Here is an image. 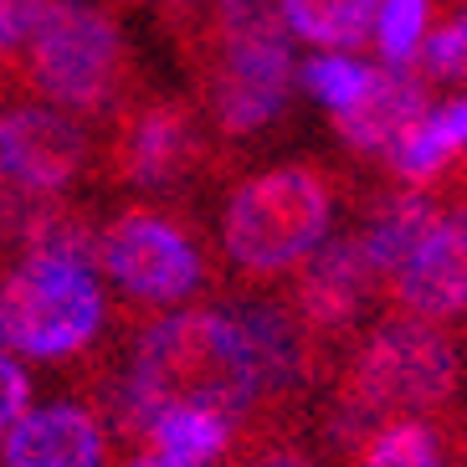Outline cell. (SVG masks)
<instances>
[{
	"label": "cell",
	"mask_w": 467,
	"mask_h": 467,
	"mask_svg": "<svg viewBox=\"0 0 467 467\" xmlns=\"http://www.w3.org/2000/svg\"><path fill=\"white\" fill-rule=\"evenodd\" d=\"M262 406V375L247 334L226 308H175L139 334L119 396L124 431L144 437L160 411H216L247 421Z\"/></svg>",
	"instance_id": "cell-1"
},
{
	"label": "cell",
	"mask_w": 467,
	"mask_h": 467,
	"mask_svg": "<svg viewBox=\"0 0 467 467\" xmlns=\"http://www.w3.org/2000/svg\"><path fill=\"white\" fill-rule=\"evenodd\" d=\"M288 21L273 0H211L195 36V67L206 109L221 134H257L277 124L293 103Z\"/></svg>",
	"instance_id": "cell-2"
},
{
	"label": "cell",
	"mask_w": 467,
	"mask_h": 467,
	"mask_svg": "<svg viewBox=\"0 0 467 467\" xmlns=\"http://www.w3.org/2000/svg\"><path fill=\"white\" fill-rule=\"evenodd\" d=\"M462 349L447 324L411 314L380 318L344 365L334 431L359 441L385 416H431L462 390Z\"/></svg>",
	"instance_id": "cell-3"
},
{
	"label": "cell",
	"mask_w": 467,
	"mask_h": 467,
	"mask_svg": "<svg viewBox=\"0 0 467 467\" xmlns=\"http://www.w3.org/2000/svg\"><path fill=\"white\" fill-rule=\"evenodd\" d=\"M334 180L314 160L257 170L226 195L221 211V252L247 283L288 277L308 252L329 242Z\"/></svg>",
	"instance_id": "cell-4"
},
{
	"label": "cell",
	"mask_w": 467,
	"mask_h": 467,
	"mask_svg": "<svg viewBox=\"0 0 467 467\" xmlns=\"http://www.w3.org/2000/svg\"><path fill=\"white\" fill-rule=\"evenodd\" d=\"M109 318V298L98 288L88 257L72 252H36L21 257L0 283V344L11 355L67 359L98 339Z\"/></svg>",
	"instance_id": "cell-5"
},
{
	"label": "cell",
	"mask_w": 467,
	"mask_h": 467,
	"mask_svg": "<svg viewBox=\"0 0 467 467\" xmlns=\"http://www.w3.org/2000/svg\"><path fill=\"white\" fill-rule=\"evenodd\" d=\"M31 83L36 93L78 113H98L119 98L129 72L124 31L109 11L88 0H52L42 26L31 31Z\"/></svg>",
	"instance_id": "cell-6"
},
{
	"label": "cell",
	"mask_w": 467,
	"mask_h": 467,
	"mask_svg": "<svg viewBox=\"0 0 467 467\" xmlns=\"http://www.w3.org/2000/svg\"><path fill=\"white\" fill-rule=\"evenodd\" d=\"M103 273L139 303H185L206 283V257L170 211L134 206L98 236Z\"/></svg>",
	"instance_id": "cell-7"
},
{
	"label": "cell",
	"mask_w": 467,
	"mask_h": 467,
	"mask_svg": "<svg viewBox=\"0 0 467 467\" xmlns=\"http://www.w3.org/2000/svg\"><path fill=\"white\" fill-rule=\"evenodd\" d=\"M206 154V139L195 113L180 98H139L119 113L109 139V170L119 185L165 191L180 185Z\"/></svg>",
	"instance_id": "cell-8"
},
{
	"label": "cell",
	"mask_w": 467,
	"mask_h": 467,
	"mask_svg": "<svg viewBox=\"0 0 467 467\" xmlns=\"http://www.w3.org/2000/svg\"><path fill=\"white\" fill-rule=\"evenodd\" d=\"M375 293H380V277L359 247V236H329L288 273V308L314 334V344L355 329L375 303Z\"/></svg>",
	"instance_id": "cell-9"
},
{
	"label": "cell",
	"mask_w": 467,
	"mask_h": 467,
	"mask_svg": "<svg viewBox=\"0 0 467 467\" xmlns=\"http://www.w3.org/2000/svg\"><path fill=\"white\" fill-rule=\"evenodd\" d=\"M385 293L396 314L426 318V324L467 318V206H441V216L390 273Z\"/></svg>",
	"instance_id": "cell-10"
},
{
	"label": "cell",
	"mask_w": 467,
	"mask_h": 467,
	"mask_svg": "<svg viewBox=\"0 0 467 467\" xmlns=\"http://www.w3.org/2000/svg\"><path fill=\"white\" fill-rule=\"evenodd\" d=\"M88 165V134L52 109H0V191L57 195Z\"/></svg>",
	"instance_id": "cell-11"
},
{
	"label": "cell",
	"mask_w": 467,
	"mask_h": 467,
	"mask_svg": "<svg viewBox=\"0 0 467 467\" xmlns=\"http://www.w3.org/2000/svg\"><path fill=\"white\" fill-rule=\"evenodd\" d=\"M426 113H431V93H426V78L411 67H370V83L365 93L349 103V109L329 113L334 124V139H339L344 150L365 154V160H390L396 144L421 124Z\"/></svg>",
	"instance_id": "cell-12"
},
{
	"label": "cell",
	"mask_w": 467,
	"mask_h": 467,
	"mask_svg": "<svg viewBox=\"0 0 467 467\" xmlns=\"http://www.w3.org/2000/svg\"><path fill=\"white\" fill-rule=\"evenodd\" d=\"M226 314L236 318V329L252 344V359H257V375H262V400L298 396L308 385V370H314V334L298 324V314L288 303L257 298V293L232 298Z\"/></svg>",
	"instance_id": "cell-13"
},
{
	"label": "cell",
	"mask_w": 467,
	"mask_h": 467,
	"mask_svg": "<svg viewBox=\"0 0 467 467\" xmlns=\"http://www.w3.org/2000/svg\"><path fill=\"white\" fill-rule=\"evenodd\" d=\"M109 437L88 406L57 400L26 411L0 437V467H103Z\"/></svg>",
	"instance_id": "cell-14"
},
{
	"label": "cell",
	"mask_w": 467,
	"mask_h": 467,
	"mask_svg": "<svg viewBox=\"0 0 467 467\" xmlns=\"http://www.w3.org/2000/svg\"><path fill=\"white\" fill-rule=\"evenodd\" d=\"M467 160V93L447 98L441 109H431L411 134L396 144V154L385 160V170L400 180V185H416V191H437L441 180L452 175Z\"/></svg>",
	"instance_id": "cell-15"
},
{
	"label": "cell",
	"mask_w": 467,
	"mask_h": 467,
	"mask_svg": "<svg viewBox=\"0 0 467 467\" xmlns=\"http://www.w3.org/2000/svg\"><path fill=\"white\" fill-rule=\"evenodd\" d=\"M437 216H441L437 191H416V185H396L390 195H380L370 206V216H365V226L355 236H359V247H365V257H370L375 277H380V288L390 283V273L406 262V252L421 242L426 226Z\"/></svg>",
	"instance_id": "cell-16"
},
{
	"label": "cell",
	"mask_w": 467,
	"mask_h": 467,
	"mask_svg": "<svg viewBox=\"0 0 467 467\" xmlns=\"http://www.w3.org/2000/svg\"><path fill=\"white\" fill-rule=\"evenodd\" d=\"M236 426L232 416H216V411H160L150 416L144 426V441H150L154 457L180 467H211L232 452L236 441Z\"/></svg>",
	"instance_id": "cell-17"
},
{
	"label": "cell",
	"mask_w": 467,
	"mask_h": 467,
	"mask_svg": "<svg viewBox=\"0 0 467 467\" xmlns=\"http://www.w3.org/2000/svg\"><path fill=\"white\" fill-rule=\"evenodd\" d=\"M349 467H452L431 416H385L355 441Z\"/></svg>",
	"instance_id": "cell-18"
},
{
	"label": "cell",
	"mask_w": 467,
	"mask_h": 467,
	"mask_svg": "<svg viewBox=\"0 0 467 467\" xmlns=\"http://www.w3.org/2000/svg\"><path fill=\"white\" fill-rule=\"evenodd\" d=\"M293 36L324 47V52H349L370 36L380 0H277Z\"/></svg>",
	"instance_id": "cell-19"
},
{
	"label": "cell",
	"mask_w": 467,
	"mask_h": 467,
	"mask_svg": "<svg viewBox=\"0 0 467 467\" xmlns=\"http://www.w3.org/2000/svg\"><path fill=\"white\" fill-rule=\"evenodd\" d=\"M431 31V0H380L375 11V47L390 67H411Z\"/></svg>",
	"instance_id": "cell-20"
},
{
	"label": "cell",
	"mask_w": 467,
	"mask_h": 467,
	"mask_svg": "<svg viewBox=\"0 0 467 467\" xmlns=\"http://www.w3.org/2000/svg\"><path fill=\"white\" fill-rule=\"evenodd\" d=\"M298 83L308 88V98H314V103H324L329 113H339V109H349V103L365 93L370 67H365V62H355V57H344V52H324V57H314V62H303Z\"/></svg>",
	"instance_id": "cell-21"
},
{
	"label": "cell",
	"mask_w": 467,
	"mask_h": 467,
	"mask_svg": "<svg viewBox=\"0 0 467 467\" xmlns=\"http://www.w3.org/2000/svg\"><path fill=\"white\" fill-rule=\"evenodd\" d=\"M421 57H426V78L467 88V0H452L447 21L437 31H426Z\"/></svg>",
	"instance_id": "cell-22"
},
{
	"label": "cell",
	"mask_w": 467,
	"mask_h": 467,
	"mask_svg": "<svg viewBox=\"0 0 467 467\" xmlns=\"http://www.w3.org/2000/svg\"><path fill=\"white\" fill-rule=\"evenodd\" d=\"M31 406V375L11 359V349H0V437L11 431Z\"/></svg>",
	"instance_id": "cell-23"
},
{
	"label": "cell",
	"mask_w": 467,
	"mask_h": 467,
	"mask_svg": "<svg viewBox=\"0 0 467 467\" xmlns=\"http://www.w3.org/2000/svg\"><path fill=\"white\" fill-rule=\"evenodd\" d=\"M52 0H0V52H16L31 42V31L42 26V16Z\"/></svg>",
	"instance_id": "cell-24"
},
{
	"label": "cell",
	"mask_w": 467,
	"mask_h": 467,
	"mask_svg": "<svg viewBox=\"0 0 467 467\" xmlns=\"http://www.w3.org/2000/svg\"><path fill=\"white\" fill-rule=\"evenodd\" d=\"M236 467H324V462H318V457H308L303 447L273 441V447H257V452H247Z\"/></svg>",
	"instance_id": "cell-25"
},
{
	"label": "cell",
	"mask_w": 467,
	"mask_h": 467,
	"mask_svg": "<svg viewBox=\"0 0 467 467\" xmlns=\"http://www.w3.org/2000/svg\"><path fill=\"white\" fill-rule=\"evenodd\" d=\"M124 467H180V462H165V457H154V452H144V457H129Z\"/></svg>",
	"instance_id": "cell-26"
},
{
	"label": "cell",
	"mask_w": 467,
	"mask_h": 467,
	"mask_svg": "<svg viewBox=\"0 0 467 467\" xmlns=\"http://www.w3.org/2000/svg\"><path fill=\"white\" fill-rule=\"evenodd\" d=\"M170 5H191V0H170Z\"/></svg>",
	"instance_id": "cell-27"
}]
</instances>
